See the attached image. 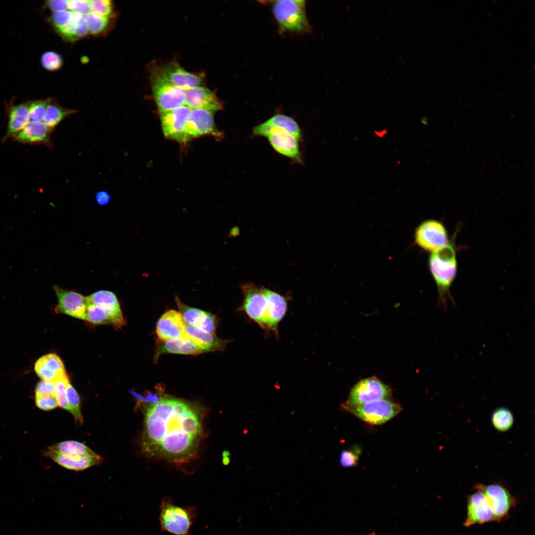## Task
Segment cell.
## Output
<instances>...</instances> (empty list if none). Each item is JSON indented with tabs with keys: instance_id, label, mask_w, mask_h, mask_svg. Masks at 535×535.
Returning a JSON list of instances; mask_svg holds the SVG:
<instances>
[{
	"instance_id": "1",
	"label": "cell",
	"mask_w": 535,
	"mask_h": 535,
	"mask_svg": "<svg viewBox=\"0 0 535 535\" xmlns=\"http://www.w3.org/2000/svg\"><path fill=\"white\" fill-rule=\"evenodd\" d=\"M145 403L143 452L173 462L194 457L203 434V409L170 396L160 397L156 404Z\"/></svg>"
},
{
	"instance_id": "2",
	"label": "cell",
	"mask_w": 535,
	"mask_h": 535,
	"mask_svg": "<svg viewBox=\"0 0 535 535\" xmlns=\"http://www.w3.org/2000/svg\"><path fill=\"white\" fill-rule=\"evenodd\" d=\"M456 234V232L446 245L432 253L428 259L429 268L437 288L439 302L445 309L447 302L453 301L450 289L457 271Z\"/></svg>"
},
{
	"instance_id": "3",
	"label": "cell",
	"mask_w": 535,
	"mask_h": 535,
	"mask_svg": "<svg viewBox=\"0 0 535 535\" xmlns=\"http://www.w3.org/2000/svg\"><path fill=\"white\" fill-rule=\"evenodd\" d=\"M159 521L160 529L174 535H192L190 529L197 518L198 509L195 506L182 507L174 503L168 497H163L160 503Z\"/></svg>"
},
{
	"instance_id": "4",
	"label": "cell",
	"mask_w": 535,
	"mask_h": 535,
	"mask_svg": "<svg viewBox=\"0 0 535 535\" xmlns=\"http://www.w3.org/2000/svg\"><path fill=\"white\" fill-rule=\"evenodd\" d=\"M304 0L272 1L271 9L280 33H307L311 31Z\"/></svg>"
},
{
	"instance_id": "5",
	"label": "cell",
	"mask_w": 535,
	"mask_h": 535,
	"mask_svg": "<svg viewBox=\"0 0 535 535\" xmlns=\"http://www.w3.org/2000/svg\"><path fill=\"white\" fill-rule=\"evenodd\" d=\"M151 87L160 113L184 105L185 89L169 82L160 70L151 73Z\"/></svg>"
},
{
	"instance_id": "6",
	"label": "cell",
	"mask_w": 535,
	"mask_h": 535,
	"mask_svg": "<svg viewBox=\"0 0 535 535\" xmlns=\"http://www.w3.org/2000/svg\"><path fill=\"white\" fill-rule=\"evenodd\" d=\"M341 406L361 420L374 425L386 423L401 411L399 404L388 399L379 400L355 406L344 404Z\"/></svg>"
},
{
	"instance_id": "7",
	"label": "cell",
	"mask_w": 535,
	"mask_h": 535,
	"mask_svg": "<svg viewBox=\"0 0 535 535\" xmlns=\"http://www.w3.org/2000/svg\"><path fill=\"white\" fill-rule=\"evenodd\" d=\"M253 133L254 135L267 137L271 146L278 154L301 162L299 140L287 132L271 128L263 122L255 127Z\"/></svg>"
},
{
	"instance_id": "8",
	"label": "cell",
	"mask_w": 535,
	"mask_h": 535,
	"mask_svg": "<svg viewBox=\"0 0 535 535\" xmlns=\"http://www.w3.org/2000/svg\"><path fill=\"white\" fill-rule=\"evenodd\" d=\"M391 391L389 386L375 377L364 378L352 388L346 405L355 406L382 399H388Z\"/></svg>"
},
{
	"instance_id": "9",
	"label": "cell",
	"mask_w": 535,
	"mask_h": 535,
	"mask_svg": "<svg viewBox=\"0 0 535 535\" xmlns=\"http://www.w3.org/2000/svg\"><path fill=\"white\" fill-rule=\"evenodd\" d=\"M416 244L423 250L433 253L449 241L447 229L440 221L428 219L420 223L415 233Z\"/></svg>"
},
{
	"instance_id": "10",
	"label": "cell",
	"mask_w": 535,
	"mask_h": 535,
	"mask_svg": "<svg viewBox=\"0 0 535 535\" xmlns=\"http://www.w3.org/2000/svg\"><path fill=\"white\" fill-rule=\"evenodd\" d=\"M244 296L242 309L253 321L266 328L268 302L264 288L248 283L241 286Z\"/></svg>"
},
{
	"instance_id": "11",
	"label": "cell",
	"mask_w": 535,
	"mask_h": 535,
	"mask_svg": "<svg viewBox=\"0 0 535 535\" xmlns=\"http://www.w3.org/2000/svg\"><path fill=\"white\" fill-rule=\"evenodd\" d=\"M475 488L482 492L487 498L496 522L506 519L511 510L515 507L516 503L515 497L501 484H478Z\"/></svg>"
},
{
	"instance_id": "12",
	"label": "cell",
	"mask_w": 535,
	"mask_h": 535,
	"mask_svg": "<svg viewBox=\"0 0 535 535\" xmlns=\"http://www.w3.org/2000/svg\"><path fill=\"white\" fill-rule=\"evenodd\" d=\"M213 112L208 110L191 109L183 134L182 143L203 136L219 138L221 135L217 129Z\"/></svg>"
},
{
	"instance_id": "13",
	"label": "cell",
	"mask_w": 535,
	"mask_h": 535,
	"mask_svg": "<svg viewBox=\"0 0 535 535\" xmlns=\"http://www.w3.org/2000/svg\"><path fill=\"white\" fill-rule=\"evenodd\" d=\"M493 521L495 519L489 501L482 492L476 490L468 497L464 526L468 528Z\"/></svg>"
},
{
	"instance_id": "14",
	"label": "cell",
	"mask_w": 535,
	"mask_h": 535,
	"mask_svg": "<svg viewBox=\"0 0 535 535\" xmlns=\"http://www.w3.org/2000/svg\"><path fill=\"white\" fill-rule=\"evenodd\" d=\"M191 109L183 105L160 113L162 131L165 138L182 143Z\"/></svg>"
},
{
	"instance_id": "15",
	"label": "cell",
	"mask_w": 535,
	"mask_h": 535,
	"mask_svg": "<svg viewBox=\"0 0 535 535\" xmlns=\"http://www.w3.org/2000/svg\"><path fill=\"white\" fill-rule=\"evenodd\" d=\"M58 304L55 312L86 321L88 303L86 297L75 291L54 286Z\"/></svg>"
},
{
	"instance_id": "16",
	"label": "cell",
	"mask_w": 535,
	"mask_h": 535,
	"mask_svg": "<svg viewBox=\"0 0 535 535\" xmlns=\"http://www.w3.org/2000/svg\"><path fill=\"white\" fill-rule=\"evenodd\" d=\"M184 105L191 109H200L213 112L221 110L223 107L214 91L201 86L185 90Z\"/></svg>"
},
{
	"instance_id": "17",
	"label": "cell",
	"mask_w": 535,
	"mask_h": 535,
	"mask_svg": "<svg viewBox=\"0 0 535 535\" xmlns=\"http://www.w3.org/2000/svg\"><path fill=\"white\" fill-rule=\"evenodd\" d=\"M186 323L179 312L169 310L158 321L156 326L157 334L162 341L188 337L185 331Z\"/></svg>"
},
{
	"instance_id": "18",
	"label": "cell",
	"mask_w": 535,
	"mask_h": 535,
	"mask_svg": "<svg viewBox=\"0 0 535 535\" xmlns=\"http://www.w3.org/2000/svg\"><path fill=\"white\" fill-rule=\"evenodd\" d=\"M160 70L169 82L185 90L200 86L204 79L202 74L189 72L175 61L170 62Z\"/></svg>"
},
{
	"instance_id": "19",
	"label": "cell",
	"mask_w": 535,
	"mask_h": 535,
	"mask_svg": "<svg viewBox=\"0 0 535 535\" xmlns=\"http://www.w3.org/2000/svg\"><path fill=\"white\" fill-rule=\"evenodd\" d=\"M44 455L53 460L60 466L66 469L75 471L84 470L89 467L100 464L102 458L96 456L67 455L54 451H45Z\"/></svg>"
},
{
	"instance_id": "20",
	"label": "cell",
	"mask_w": 535,
	"mask_h": 535,
	"mask_svg": "<svg viewBox=\"0 0 535 535\" xmlns=\"http://www.w3.org/2000/svg\"><path fill=\"white\" fill-rule=\"evenodd\" d=\"M34 370L42 380L54 383L67 374L61 360L52 353L40 358L35 363Z\"/></svg>"
},
{
	"instance_id": "21",
	"label": "cell",
	"mask_w": 535,
	"mask_h": 535,
	"mask_svg": "<svg viewBox=\"0 0 535 535\" xmlns=\"http://www.w3.org/2000/svg\"><path fill=\"white\" fill-rule=\"evenodd\" d=\"M268 302L266 329L277 333V326L287 310L286 298L280 294L264 288Z\"/></svg>"
},
{
	"instance_id": "22",
	"label": "cell",
	"mask_w": 535,
	"mask_h": 535,
	"mask_svg": "<svg viewBox=\"0 0 535 535\" xmlns=\"http://www.w3.org/2000/svg\"><path fill=\"white\" fill-rule=\"evenodd\" d=\"M206 352H208L205 348L197 345L188 336L160 343L155 357L157 360L163 354L197 355Z\"/></svg>"
},
{
	"instance_id": "23",
	"label": "cell",
	"mask_w": 535,
	"mask_h": 535,
	"mask_svg": "<svg viewBox=\"0 0 535 535\" xmlns=\"http://www.w3.org/2000/svg\"><path fill=\"white\" fill-rule=\"evenodd\" d=\"M52 129L43 121H30L15 136L19 142L27 144L47 143Z\"/></svg>"
},
{
	"instance_id": "24",
	"label": "cell",
	"mask_w": 535,
	"mask_h": 535,
	"mask_svg": "<svg viewBox=\"0 0 535 535\" xmlns=\"http://www.w3.org/2000/svg\"><path fill=\"white\" fill-rule=\"evenodd\" d=\"M185 331L189 337L197 345L205 348L208 352L222 350L226 346V341L194 325L186 323Z\"/></svg>"
},
{
	"instance_id": "25",
	"label": "cell",
	"mask_w": 535,
	"mask_h": 535,
	"mask_svg": "<svg viewBox=\"0 0 535 535\" xmlns=\"http://www.w3.org/2000/svg\"><path fill=\"white\" fill-rule=\"evenodd\" d=\"M30 121L27 105L20 104L9 110L8 127L5 137L16 135Z\"/></svg>"
},
{
	"instance_id": "26",
	"label": "cell",
	"mask_w": 535,
	"mask_h": 535,
	"mask_svg": "<svg viewBox=\"0 0 535 535\" xmlns=\"http://www.w3.org/2000/svg\"><path fill=\"white\" fill-rule=\"evenodd\" d=\"M86 298L90 302L103 308L112 315L123 318L118 301L113 292L100 290Z\"/></svg>"
},
{
	"instance_id": "27",
	"label": "cell",
	"mask_w": 535,
	"mask_h": 535,
	"mask_svg": "<svg viewBox=\"0 0 535 535\" xmlns=\"http://www.w3.org/2000/svg\"><path fill=\"white\" fill-rule=\"evenodd\" d=\"M87 300L88 306L86 321L95 324H110L115 327L123 325V318L115 316L103 308L90 302L87 299Z\"/></svg>"
},
{
	"instance_id": "28",
	"label": "cell",
	"mask_w": 535,
	"mask_h": 535,
	"mask_svg": "<svg viewBox=\"0 0 535 535\" xmlns=\"http://www.w3.org/2000/svg\"><path fill=\"white\" fill-rule=\"evenodd\" d=\"M49 450L67 455L96 456L97 454L85 444L74 440L58 442L48 448Z\"/></svg>"
},
{
	"instance_id": "29",
	"label": "cell",
	"mask_w": 535,
	"mask_h": 535,
	"mask_svg": "<svg viewBox=\"0 0 535 535\" xmlns=\"http://www.w3.org/2000/svg\"><path fill=\"white\" fill-rule=\"evenodd\" d=\"M264 122L271 128H277L287 132L298 140L301 138V130L299 125L294 119L289 116L277 113Z\"/></svg>"
},
{
	"instance_id": "30",
	"label": "cell",
	"mask_w": 535,
	"mask_h": 535,
	"mask_svg": "<svg viewBox=\"0 0 535 535\" xmlns=\"http://www.w3.org/2000/svg\"><path fill=\"white\" fill-rule=\"evenodd\" d=\"M75 112V110L67 109L50 102L43 122L52 129L56 127L63 119Z\"/></svg>"
},
{
	"instance_id": "31",
	"label": "cell",
	"mask_w": 535,
	"mask_h": 535,
	"mask_svg": "<svg viewBox=\"0 0 535 535\" xmlns=\"http://www.w3.org/2000/svg\"><path fill=\"white\" fill-rule=\"evenodd\" d=\"M514 421V416L512 412L504 407L496 409L491 415V423L493 426L500 432L509 430L513 425Z\"/></svg>"
},
{
	"instance_id": "32",
	"label": "cell",
	"mask_w": 535,
	"mask_h": 535,
	"mask_svg": "<svg viewBox=\"0 0 535 535\" xmlns=\"http://www.w3.org/2000/svg\"><path fill=\"white\" fill-rule=\"evenodd\" d=\"M175 300L185 322L186 323L196 326L203 317L206 312L187 306L177 297H175Z\"/></svg>"
},
{
	"instance_id": "33",
	"label": "cell",
	"mask_w": 535,
	"mask_h": 535,
	"mask_svg": "<svg viewBox=\"0 0 535 535\" xmlns=\"http://www.w3.org/2000/svg\"><path fill=\"white\" fill-rule=\"evenodd\" d=\"M65 395L67 401L72 409V415L76 423L79 425H82L83 419L80 408V397L77 391L70 382L68 383L66 386Z\"/></svg>"
},
{
	"instance_id": "34",
	"label": "cell",
	"mask_w": 535,
	"mask_h": 535,
	"mask_svg": "<svg viewBox=\"0 0 535 535\" xmlns=\"http://www.w3.org/2000/svg\"><path fill=\"white\" fill-rule=\"evenodd\" d=\"M85 20L88 33L92 35H98L104 32L109 24L107 17L99 15L90 12L85 15Z\"/></svg>"
},
{
	"instance_id": "35",
	"label": "cell",
	"mask_w": 535,
	"mask_h": 535,
	"mask_svg": "<svg viewBox=\"0 0 535 535\" xmlns=\"http://www.w3.org/2000/svg\"><path fill=\"white\" fill-rule=\"evenodd\" d=\"M83 17V16L72 12L69 22L57 32L60 36L67 41L72 42L78 40V29Z\"/></svg>"
},
{
	"instance_id": "36",
	"label": "cell",
	"mask_w": 535,
	"mask_h": 535,
	"mask_svg": "<svg viewBox=\"0 0 535 535\" xmlns=\"http://www.w3.org/2000/svg\"><path fill=\"white\" fill-rule=\"evenodd\" d=\"M69 382V380L67 374L57 380L54 382V392L58 406L72 414V409L65 395L66 386Z\"/></svg>"
},
{
	"instance_id": "37",
	"label": "cell",
	"mask_w": 535,
	"mask_h": 535,
	"mask_svg": "<svg viewBox=\"0 0 535 535\" xmlns=\"http://www.w3.org/2000/svg\"><path fill=\"white\" fill-rule=\"evenodd\" d=\"M49 103L48 100H38L28 103L27 107L30 121H43Z\"/></svg>"
},
{
	"instance_id": "38",
	"label": "cell",
	"mask_w": 535,
	"mask_h": 535,
	"mask_svg": "<svg viewBox=\"0 0 535 535\" xmlns=\"http://www.w3.org/2000/svg\"><path fill=\"white\" fill-rule=\"evenodd\" d=\"M40 62L42 66L49 71H56L59 69L63 64L61 56L54 51L44 53L41 57Z\"/></svg>"
},
{
	"instance_id": "39",
	"label": "cell",
	"mask_w": 535,
	"mask_h": 535,
	"mask_svg": "<svg viewBox=\"0 0 535 535\" xmlns=\"http://www.w3.org/2000/svg\"><path fill=\"white\" fill-rule=\"evenodd\" d=\"M91 11L99 15L107 17L113 11L112 1L109 0H89Z\"/></svg>"
},
{
	"instance_id": "40",
	"label": "cell",
	"mask_w": 535,
	"mask_h": 535,
	"mask_svg": "<svg viewBox=\"0 0 535 535\" xmlns=\"http://www.w3.org/2000/svg\"><path fill=\"white\" fill-rule=\"evenodd\" d=\"M71 15L72 12L67 10L54 12L50 17V21L57 31L69 22Z\"/></svg>"
},
{
	"instance_id": "41",
	"label": "cell",
	"mask_w": 535,
	"mask_h": 535,
	"mask_svg": "<svg viewBox=\"0 0 535 535\" xmlns=\"http://www.w3.org/2000/svg\"><path fill=\"white\" fill-rule=\"evenodd\" d=\"M36 406L41 410L50 411L58 407L55 395L50 396L35 395Z\"/></svg>"
},
{
	"instance_id": "42",
	"label": "cell",
	"mask_w": 535,
	"mask_h": 535,
	"mask_svg": "<svg viewBox=\"0 0 535 535\" xmlns=\"http://www.w3.org/2000/svg\"><path fill=\"white\" fill-rule=\"evenodd\" d=\"M359 459V453L353 449L342 450L340 454L339 462L342 466L349 468L355 466Z\"/></svg>"
},
{
	"instance_id": "43",
	"label": "cell",
	"mask_w": 535,
	"mask_h": 535,
	"mask_svg": "<svg viewBox=\"0 0 535 535\" xmlns=\"http://www.w3.org/2000/svg\"><path fill=\"white\" fill-rule=\"evenodd\" d=\"M68 8L72 12L82 16L86 15L91 12L89 0H68Z\"/></svg>"
},
{
	"instance_id": "44",
	"label": "cell",
	"mask_w": 535,
	"mask_h": 535,
	"mask_svg": "<svg viewBox=\"0 0 535 535\" xmlns=\"http://www.w3.org/2000/svg\"><path fill=\"white\" fill-rule=\"evenodd\" d=\"M196 326L207 332L214 334L216 328L215 317L211 313L206 312L203 317Z\"/></svg>"
},
{
	"instance_id": "45",
	"label": "cell",
	"mask_w": 535,
	"mask_h": 535,
	"mask_svg": "<svg viewBox=\"0 0 535 535\" xmlns=\"http://www.w3.org/2000/svg\"><path fill=\"white\" fill-rule=\"evenodd\" d=\"M54 383L42 380L36 387L35 395L50 396L55 395Z\"/></svg>"
},
{
	"instance_id": "46",
	"label": "cell",
	"mask_w": 535,
	"mask_h": 535,
	"mask_svg": "<svg viewBox=\"0 0 535 535\" xmlns=\"http://www.w3.org/2000/svg\"><path fill=\"white\" fill-rule=\"evenodd\" d=\"M45 4L47 8L53 12L65 10L68 8V0H48Z\"/></svg>"
},
{
	"instance_id": "47",
	"label": "cell",
	"mask_w": 535,
	"mask_h": 535,
	"mask_svg": "<svg viewBox=\"0 0 535 535\" xmlns=\"http://www.w3.org/2000/svg\"><path fill=\"white\" fill-rule=\"evenodd\" d=\"M109 194L104 191L98 192L96 195V200L99 205H107L110 201Z\"/></svg>"
},
{
	"instance_id": "48",
	"label": "cell",
	"mask_w": 535,
	"mask_h": 535,
	"mask_svg": "<svg viewBox=\"0 0 535 535\" xmlns=\"http://www.w3.org/2000/svg\"><path fill=\"white\" fill-rule=\"evenodd\" d=\"M368 535H375L374 533H373L371 534Z\"/></svg>"
}]
</instances>
